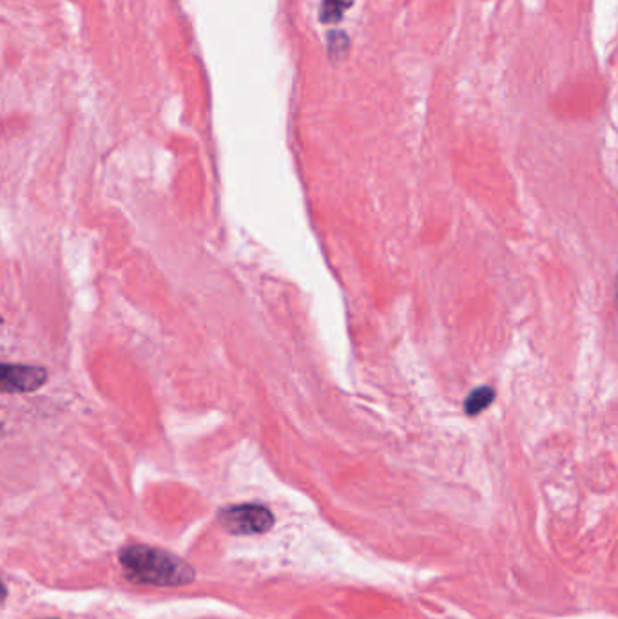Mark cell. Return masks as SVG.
Wrapping results in <instances>:
<instances>
[{"label":"cell","mask_w":618,"mask_h":619,"mask_svg":"<svg viewBox=\"0 0 618 619\" xmlns=\"http://www.w3.org/2000/svg\"><path fill=\"white\" fill-rule=\"evenodd\" d=\"M354 0H323L319 19L323 24H336L344 16V11L349 10Z\"/></svg>","instance_id":"5b68a950"},{"label":"cell","mask_w":618,"mask_h":619,"mask_svg":"<svg viewBox=\"0 0 618 619\" xmlns=\"http://www.w3.org/2000/svg\"><path fill=\"white\" fill-rule=\"evenodd\" d=\"M220 522L232 534H262L269 531L275 518L262 506H237L221 513Z\"/></svg>","instance_id":"7a4b0ae2"},{"label":"cell","mask_w":618,"mask_h":619,"mask_svg":"<svg viewBox=\"0 0 618 619\" xmlns=\"http://www.w3.org/2000/svg\"><path fill=\"white\" fill-rule=\"evenodd\" d=\"M48 372L40 366H11L2 368V391L4 393H29L46 385Z\"/></svg>","instance_id":"3957f363"},{"label":"cell","mask_w":618,"mask_h":619,"mask_svg":"<svg viewBox=\"0 0 618 619\" xmlns=\"http://www.w3.org/2000/svg\"><path fill=\"white\" fill-rule=\"evenodd\" d=\"M615 306H617L618 312V274L617 278H615Z\"/></svg>","instance_id":"8992f818"},{"label":"cell","mask_w":618,"mask_h":619,"mask_svg":"<svg viewBox=\"0 0 618 619\" xmlns=\"http://www.w3.org/2000/svg\"><path fill=\"white\" fill-rule=\"evenodd\" d=\"M120 560L128 574L136 582L160 587H174L193 582L194 571L185 561L146 545L128 547Z\"/></svg>","instance_id":"6da1fadb"},{"label":"cell","mask_w":618,"mask_h":619,"mask_svg":"<svg viewBox=\"0 0 618 619\" xmlns=\"http://www.w3.org/2000/svg\"><path fill=\"white\" fill-rule=\"evenodd\" d=\"M495 401V390L492 386H477L475 390L470 391L464 401V413L468 416H477L486 412Z\"/></svg>","instance_id":"277c9868"}]
</instances>
